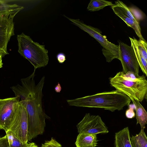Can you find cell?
<instances>
[{"mask_svg": "<svg viewBox=\"0 0 147 147\" xmlns=\"http://www.w3.org/2000/svg\"><path fill=\"white\" fill-rule=\"evenodd\" d=\"M35 70L28 77L21 80V85L11 87L15 97L24 103L28 117V141H30L45 131V119L49 117L42 108V90L45 77L43 76L38 84L34 80Z\"/></svg>", "mask_w": 147, "mask_h": 147, "instance_id": "6da1fadb", "label": "cell"}, {"mask_svg": "<svg viewBox=\"0 0 147 147\" xmlns=\"http://www.w3.org/2000/svg\"><path fill=\"white\" fill-rule=\"evenodd\" d=\"M67 101L70 106L101 108L114 112L123 109L129 105L131 100L125 94L115 90L67 100Z\"/></svg>", "mask_w": 147, "mask_h": 147, "instance_id": "7a4b0ae2", "label": "cell"}, {"mask_svg": "<svg viewBox=\"0 0 147 147\" xmlns=\"http://www.w3.org/2000/svg\"><path fill=\"white\" fill-rule=\"evenodd\" d=\"M109 80L111 86L130 100L142 102L147 97V80L144 75L131 78L125 76L122 71H119L114 77L110 78Z\"/></svg>", "mask_w": 147, "mask_h": 147, "instance_id": "3957f363", "label": "cell"}, {"mask_svg": "<svg viewBox=\"0 0 147 147\" xmlns=\"http://www.w3.org/2000/svg\"><path fill=\"white\" fill-rule=\"evenodd\" d=\"M17 39L18 53L32 64L34 70L47 65L48 51L45 49V45L34 42L29 36L23 32L18 35Z\"/></svg>", "mask_w": 147, "mask_h": 147, "instance_id": "277c9868", "label": "cell"}, {"mask_svg": "<svg viewBox=\"0 0 147 147\" xmlns=\"http://www.w3.org/2000/svg\"><path fill=\"white\" fill-rule=\"evenodd\" d=\"M74 25L94 38L103 47L102 51L107 62H111L115 59H119V48L117 45L109 41L107 37L101 34L98 29L85 24L79 19H74L64 16Z\"/></svg>", "mask_w": 147, "mask_h": 147, "instance_id": "5b68a950", "label": "cell"}, {"mask_svg": "<svg viewBox=\"0 0 147 147\" xmlns=\"http://www.w3.org/2000/svg\"><path fill=\"white\" fill-rule=\"evenodd\" d=\"M8 130L23 144L28 142V117L24 103L20 100Z\"/></svg>", "mask_w": 147, "mask_h": 147, "instance_id": "8992f818", "label": "cell"}, {"mask_svg": "<svg viewBox=\"0 0 147 147\" xmlns=\"http://www.w3.org/2000/svg\"><path fill=\"white\" fill-rule=\"evenodd\" d=\"M76 126L79 133L97 134L109 132L107 127L100 117L90 113H86Z\"/></svg>", "mask_w": 147, "mask_h": 147, "instance_id": "52a82bcc", "label": "cell"}, {"mask_svg": "<svg viewBox=\"0 0 147 147\" xmlns=\"http://www.w3.org/2000/svg\"><path fill=\"white\" fill-rule=\"evenodd\" d=\"M119 59L122 64V71L124 74L131 71L138 76L139 66L132 47L121 42H119Z\"/></svg>", "mask_w": 147, "mask_h": 147, "instance_id": "ba28073f", "label": "cell"}, {"mask_svg": "<svg viewBox=\"0 0 147 147\" xmlns=\"http://www.w3.org/2000/svg\"><path fill=\"white\" fill-rule=\"evenodd\" d=\"M16 13L0 17V55L2 57L9 54L7 46L11 37L14 35L13 18Z\"/></svg>", "mask_w": 147, "mask_h": 147, "instance_id": "9c48e42d", "label": "cell"}, {"mask_svg": "<svg viewBox=\"0 0 147 147\" xmlns=\"http://www.w3.org/2000/svg\"><path fill=\"white\" fill-rule=\"evenodd\" d=\"M19 101L17 97L0 99V129L8 130Z\"/></svg>", "mask_w": 147, "mask_h": 147, "instance_id": "30bf717a", "label": "cell"}, {"mask_svg": "<svg viewBox=\"0 0 147 147\" xmlns=\"http://www.w3.org/2000/svg\"><path fill=\"white\" fill-rule=\"evenodd\" d=\"M129 133L127 127L116 133L115 138V147H133Z\"/></svg>", "mask_w": 147, "mask_h": 147, "instance_id": "8fae6325", "label": "cell"}, {"mask_svg": "<svg viewBox=\"0 0 147 147\" xmlns=\"http://www.w3.org/2000/svg\"><path fill=\"white\" fill-rule=\"evenodd\" d=\"M98 141L97 134L80 133L77 137L75 144L77 147H95Z\"/></svg>", "mask_w": 147, "mask_h": 147, "instance_id": "7c38bea8", "label": "cell"}, {"mask_svg": "<svg viewBox=\"0 0 147 147\" xmlns=\"http://www.w3.org/2000/svg\"><path fill=\"white\" fill-rule=\"evenodd\" d=\"M134 106L136 112L137 124L141 126V130L144 131L147 123V113L143 106L138 101L131 99Z\"/></svg>", "mask_w": 147, "mask_h": 147, "instance_id": "4fadbf2b", "label": "cell"}, {"mask_svg": "<svg viewBox=\"0 0 147 147\" xmlns=\"http://www.w3.org/2000/svg\"><path fill=\"white\" fill-rule=\"evenodd\" d=\"M24 8L23 6L11 3L9 1L0 0V17L8 14H17Z\"/></svg>", "mask_w": 147, "mask_h": 147, "instance_id": "5bb4252c", "label": "cell"}, {"mask_svg": "<svg viewBox=\"0 0 147 147\" xmlns=\"http://www.w3.org/2000/svg\"><path fill=\"white\" fill-rule=\"evenodd\" d=\"M111 8L114 12L119 13L134 20L136 22L139 23L129 9L122 1L119 0L115 1V3L111 6Z\"/></svg>", "mask_w": 147, "mask_h": 147, "instance_id": "9a60e30c", "label": "cell"}, {"mask_svg": "<svg viewBox=\"0 0 147 147\" xmlns=\"http://www.w3.org/2000/svg\"><path fill=\"white\" fill-rule=\"evenodd\" d=\"M115 14L122 19L128 26L132 28L135 31L140 39L145 41L141 33V29L139 23H137L134 20L125 16L122 14L117 12H114Z\"/></svg>", "mask_w": 147, "mask_h": 147, "instance_id": "2e32d148", "label": "cell"}, {"mask_svg": "<svg viewBox=\"0 0 147 147\" xmlns=\"http://www.w3.org/2000/svg\"><path fill=\"white\" fill-rule=\"evenodd\" d=\"M113 4L111 2L104 0H91L87 9L91 11H98L107 6H111Z\"/></svg>", "mask_w": 147, "mask_h": 147, "instance_id": "e0dca14e", "label": "cell"}, {"mask_svg": "<svg viewBox=\"0 0 147 147\" xmlns=\"http://www.w3.org/2000/svg\"><path fill=\"white\" fill-rule=\"evenodd\" d=\"M133 147H147V138L144 131L131 137Z\"/></svg>", "mask_w": 147, "mask_h": 147, "instance_id": "ac0fdd59", "label": "cell"}, {"mask_svg": "<svg viewBox=\"0 0 147 147\" xmlns=\"http://www.w3.org/2000/svg\"><path fill=\"white\" fill-rule=\"evenodd\" d=\"M131 46L134 49L139 66L143 72L147 76V61L144 58L133 41L130 40Z\"/></svg>", "mask_w": 147, "mask_h": 147, "instance_id": "d6986e66", "label": "cell"}, {"mask_svg": "<svg viewBox=\"0 0 147 147\" xmlns=\"http://www.w3.org/2000/svg\"><path fill=\"white\" fill-rule=\"evenodd\" d=\"M5 132L7 137L9 147H28V146L29 143L23 144L11 131L7 130Z\"/></svg>", "mask_w": 147, "mask_h": 147, "instance_id": "ffe728a7", "label": "cell"}, {"mask_svg": "<svg viewBox=\"0 0 147 147\" xmlns=\"http://www.w3.org/2000/svg\"><path fill=\"white\" fill-rule=\"evenodd\" d=\"M129 38L133 41L142 56L147 61V43L146 40L141 39L138 40L135 38H133L130 37Z\"/></svg>", "mask_w": 147, "mask_h": 147, "instance_id": "44dd1931", "label": "cell"}, {"mask_svg": "<svg viewBox=\"0 0 147 147\" xmlns=\"http://www.w3.org/2000/svg\"><path fill=\"white\" fill-rule=\"evenodd\" d=\"M41 147H62V145L56 140L52 138L49 140L46 141L42 144Z\"/></svg>", "mask_w": 147, "mask_h": 147, "instance_id": "7402d4cb", "label": "cell"}, {"mask_svg": "<svg viewBox=\"0 0 147 147\" xmlns=\"http://www.w3.org/2000/svg\"><path fill=\"white\" fill-rule=\"evenodd\" d=\"M129 108L125 112V116L128 119H132L135 117V113L134 110V106H131V105H129Z\"/></svg>", "mask_w": 147, "mask_h": 147, "instance_id": "603a6c76", "label": "cell"}, {"mask_svg": "<svg viewBox=\"0 0 147 147\" xmlns=\"http://www.w3.org/2000/svg\"><path fill=\"white\" fill-rule=\"evenodd\" d=\"M0 147H9L6 135L0 137Z\"/></svg>", "mask_w": 147, "mask_h": 147, "instance_id": "cb8c5ba5", "label": "cell"}, {"mask_svg": "<svg viewBox=\"0 0 147 147\" xmlns=\"http://www.w3.org/2000/svg\"><path fill=\"white\" fill-rule=\"evenodd\" d=\"M56 58L58 62L60 63H63L66 60L65 55L61 52L59 53L57 55Z\"/></svg>", "mask_w": 147, "mask_h": 147, "instance_id": "d4e9b609", "label": "cell"}, {"mask_svg": "<svg viewBox=\"0 0 147 147\" xmlns=\"http://www.w3.org/2000/svg\"><path fill=\"white\" fill-rule=\"evenodd\" d=\"M62 88L61 85L59 82H58L57 85L55 87V90L57 93H60L61 90Z\"/></svg>", "mask_w": 147, "mask_h": 147, "instance_id": "484cf974", "label": "cell"}, {"mask_svg": "<svg viewBox=\"0 0 147 147\" xmlns=\"http://www.w3.org/2000/svg\"><path fill=\"white\" fill-rule=\"evenodd\" d=\"M28 147H39L34 143H29V144Z\"/></svg>", "mask_w": 147, "mask_h": 147, "instance_id": "4316f807", "label": "cell"}, {"mask_svg": "<svg viewBox=\"0 0 147 147\" xmlns=\"http://www.w3.org/2000/svg\"><path fill=\"white\" fill-rule=\"evenodd\" d=\"M2 55H0V69L3 67V64L2 62Z\"/></svg>", "mask_w": 147, "mask_h": 147, "instance_id": "83f0119b", "label": "cell"}]
</instances>
